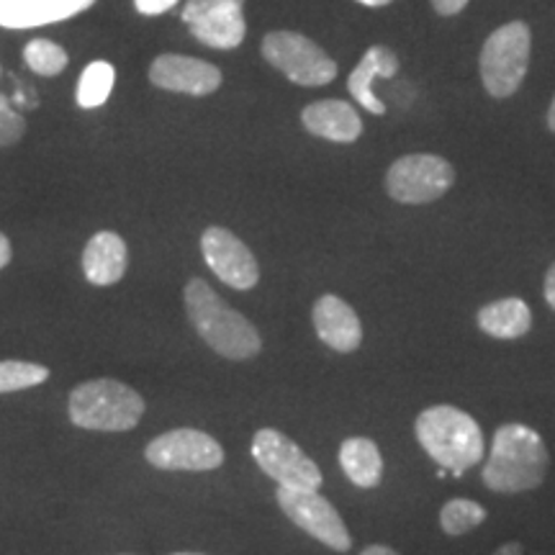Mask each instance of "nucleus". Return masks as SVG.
Segmentation results:
<instances>
[{
	"label": "nucleus",
	"mask_w": 555,
	"mask_h": 555,
	"mask_svg": "<svg viewBox=\"0 0 555 555\" xmlns=\"http://www.w3.org/2000/svg\"><path fill=\"white\" fill-rule=\"evenodd\" d=\"M301 124L309 134L337 144H352L363 134V121H360L358 111L337 99L309 103L301 111Z\"/></svg>",
	"instance_id": "obj_14"
},
{
	"label": "nucleus",
	"mask_w": 555,
	"mask_h": 555,
	"mask_svg": "<svg viewBox=\"0 0 555 555\" xmlns=\"http://www.w3.org/2000/svg\"><path fill=\"white\" fill-rule=\"evenodd\" d=\"M494 555H522V545L512 540V543H504L502 547H499Z\"/></svg>",
	"instance_id": "obj_33"
},
{
	"label": "nucleus",
	"mask_w": 555,
	"mask_h": 555,
	"mask_svg": "<svg viewBox=\"0 0 555 555\" xmlns=\"http://www.w3.org/2000/svg\"><path fill=\"white\" fill-rule=\"evenodd\" d=\"M150 82L170 93L204 95L217 93L221 86V69L211 62L185 57V54H159L150 65Z\"/></svg>",
	"instance_id": "obj_12"
},
{
	"label": "nucleus",
	"mask_w": 555,
	"mask_h": 555,
	"mask_svg": "<svg viewBox=\"0 0 555 555\" xmlns=\"http://www.w3.org/2000/svg\"><path fill=\"white\" fill-rule=\"evenodd\" d=\"M360 555H399V553L388 545H367Z\"/></svg>",
	"instance_id": "obj_32"
},
{
	"label": "nucleus",
	"mask_w": 555,
	"mask_h": 555,
	"mask_svg": "<svg viewBox=\"0 0 555 555\" xmlns=\"http://www.w3.org/2000/svg\"><path fill=\"white\" fill-rule=\"evenodd\" d=\"M150 466L159 470H217L224 466V448L201 429L180 427L157 435L144 450Z\"/></svg>",
	"instance_id": "obj_10"
},
{
	"label": "nucleus",
	"mask_w": 555,
	"mask_h": 555,
	"mask_svg": "<svg viewBox=\"0 0 555 555\" xmlns=\"http://www.w3.org/2000/svg\"><path fill=\"white\" fill-rule=\"evenodd\" d=\"M260 52L278 73L304 88L330 86L337 78V62L317 41L296 31H270Z\"/></svg>",
	"instance_id": "obj_6"
},
{
	"label": "nucleus",
	"mask_w": 555,
	"mask_h": 555,
	"mask_svg": "<svg viewBox=\"0 0 555 555\" xmlns=\"http://www.w3.org/2000/svg\"><path fill=\"white\" fill-rule=\"evenodd\" d=\"M486 509L474 499H450L440 509V527L450 538H461L486 522Z\"/></svg>",
	"instance_id": "obj_21"
},
{
	"label": "nucleus",
	"mask_w": 555,
	"mask_h": 555,
	"mask_svg": "<svg viewBox=\"0 0 555 555\" xmlns=\"http://www.w3.org/2000/svg\"><path fill=\"white\" fill-rule=\"evenodd\" d=\"M339 466L358 489H376L384 481V455L371 437H347L339 446Z\"/></svg>",
	"instance_id": "obj_19"
},
{
	"label": "nucleus",
	"mask_w": 555,
	"mask_h": 555,
	"mask_svg": "<svg viewBox=\"0 0 555 555\" xmlns=\"http://www.w3.org/2000/svg\"><path fill=\"white\" fill-rule=\"evenodd\" d=\"M24 60L31 73L41 75V78H54V75H60L67 67V52L50 39L29 41L24 50Z\"/></svg>",
	"instance_id": "obj_24"
},
{
	"label": "nucleus",
	"mask_w": 555,
	"mask_h": 555,
	"mask_svg": "<svg viewBox=\"0 0 555 555\" xmlns=\"http://www.w3.org/2000/svg\"><path fill=\"white\" fill-rule=\"evenodd\" d=\"M397 73H399L397 54L384 44H376L363 54V60H360L358 67L350 73V78H347V90H350L352 99H356L365 111H371V114L376 116H384L386 103H380L376 95H373V82H376V78H393Z\"/></svg>",
	"instance_id": "obj_17"
},
{
	"label": "nucleus",
	"mask_w": 555,
	"mask_h": 555,
	"mask_svg": "<svg viewBox=\"0 0 555 555\" xmlns=\"http://www.w3.org/2000/svg\"><path fill=\"white\" fill-rule=\"evenodd\" d=\"M201 253L211 273L234 291H249L258 286L260 266L245 242L224 227H208L201 234Z\"/></svg>",
	"instance_id": "obj_11"
},
{
	"label": "nucleus",
	"mask_w": 555,
	"mask_h": 555,
	"mask_svg": "<svg viewBox=\"0 0 555 555\" xmlns=\"http://www.w3.org/2000/svg\"><path fill=\"white\" fill-rule=\"evenodd\" d=\"M545 301H547V307H551L553 311H555V262L551 268H547V273H545Z\"/></svg>",
	"instance_id": "obj_30"
},
{
	"label": "nucleus",
	"mask_w": 555,
	"mask_h": 555,
	"mask_svg": "<svg viewBox=\"0 0 555 555\" xmlns=\"http://www.w3.org/2000/svg\"><path fill=\"white\" fill-rule=\"evenodd\" d=\"M360 5H371V9H384V5L391 3V0H358Z\"/></svg>",
	"instance_id": "obj_34"
},
{
	"label": "nucleus",
	"mask_w": 555,
	"mask_h": 555,
	"mask_svg": "<svg viewBox=\"0 0 555 555\" xmlns=\"http://www.w3.org/2000/svg\"><path fill=\"white\" fill-rule=\"evenodd\" d=\"M50 371L39 363H24V360H0V393L24 391L47 384Z\"/></svg>",
	"instance_id": "obj_22"
},
{
	"label": "nucleus",
	"mask_w": 555,
	"mask_h": 555,
	"mask_svg": "<svg viewBox=\"0 0 555 555\" xmlns=\"http://www.w3.org/2000/svg\"><path fill=\"white\" fill-rule=\"evenodd\" d=\"M129 266V253L127 242L121 240V234L108 232H95L88 240L86 249H82V273H86L88 283L93 286H114L127 275Z\"/></svg>",
	"instance_id": "obj_15"
},
{
	"label": "nucleus",
	"mask_w": 555,
	"mask_h": 555,
	"mask_svg": "<svg viewBox=\"0 0 555 555\" xmlns=\"http://www.w3.org/2000/svg\"><path fill=\"white\" fill-rule=\"evenodd\" d=\"M24 134H26L24 116L16 114L11 106V101L0 93V147H11V144H16Z\"/></svg>",
	"instance_id": "obj_25"
},
{
	"label": "nucleus",
	"mask_w": 555,
	"mask_h": 555,
	"mask_svg": "<svg viewBox=\"0 0 555 555\" xmlns=\"http://www.w3.org/2000/svg\"><path fill=\"white\" fill-rule=\"evenodd\" d=\"M189 29L201 44L211 50H237L247 34L245 3L229 0V3L214 5L198 21H193Z\"/></svg>",
	"instance_id": "obj_16"
},
{
	"label": "nucleus",
	"mask_w": 555,
	"mask_h": 555,
	"mask_svg": "<svg viewBox=\"0 0 555 555\" xmlns=\"http://www.w3.org/2000/svg\"><path fill=\"white\" fill-rule=\"evenodd\" d=\"M551 470V453L535 429L509 422L494 433L481 478L494 494L535 491Z\"/></svg>",
	"instance_id": "obj_1"
},
{
	"label": "nucleus",
	"mask_w": 555,
	"mask_h": 555,
	"mask_svg": "<svg viewBox=\"0 0 555 555\" xmlns=\"http://www.w3.org/2000/svg\"><path fill=\"white\" fill-rule=\"evenodd\" d=\"M172 555H196V553H172Z\"/></svg>",
	"instance_id": "obj_36"
},
{
	"label": "nucleus",
	"mask_w": 555,
	"mask_h": 555,
	"mask_svg": "<svg viewBox=\"0 0 555 555\" xmlns=\"http://www.w3.org/2000/svg\"><path fill=\"white\" fill-rule=\"evenodd\" d=\"M116 82V69L111 62L95 60L82 69L78 80V106L80 108H99L108 101L111 90H114Z\"/></svg>",
	"instance_id": "obj_20"
},
{
	"label": "nucleus",
	"mask_w": 555,
	"mask_h": 555,
	"mask_svg": "<svg viewBox=\"0 0 555 555\" xmlns=\"http://www.w3.org/2000/svg\"><path fill=\"white\" fill-rule=\"evenodd\" d=\"M532 31L525 21L499 26L486 39L481 50V80L486 93L494 99H509L525 82L527 67H530Z\"/></svg>",
	"instance_id": "obj_5"
},
{
	"label": "nucleus",
	"mask_w": 555,
	"mask_h": 555,
	"mask_svg": "<svg viewBox=\"0 0 555 555\" xmlns=\"http://www.w3.org/2000/svg\"><path fill=\"white\" fill-rule=\"evenodd\" d=\"M11 258H13L11 242H9V237H5L3 232H0V270H3L5 266H9Z\"/></svg>",
	"instance_id": "obj_31"
},
{
	"label": "nucleus",
	"mask_w": 555,
	"mask_h": 555,
	"mask_svg": "<svg viewBox=\"0 0 555 555\" xmlns=\"http://www.w3.org/2000/svg\"><path fill=\"white\" fill-rule=\"evenodd\" d=\"M142 393L114 378H93L69 393V422L93 433H129L144 416Z\"/></svg>",
	"instance_id": "obj_4"
},
{
	"label": "nucleus",
	"mask_w": 555,
	"mask_h": 555,
	"mask_svg": "<svg viewBox=\"0 0 555 555\" xmlns=\"http://www.w3.org/2000/svg\"><path fill=\"white\" fill-rule=\"evenodd\" d=\"M547 129L555 131V99L551 103V108H547Z\"/></svg>",
	"instance_id": "obj_35"
},
{
	"label": "nucleus",
	"mask_w": 555,
	"mask_h": 555,
	"mask_svg": "<svg viewBox=\"0 0 555 555\" xmlns=\"http://www.w3.org/2000/svg\"><path fill=\"white\" fill-rule=\"evenodd\" d=\"M476 324L494 339H519L532 330V311L522 298L506 296L478 309Z\"/></svg>",
	"instance_id": "obj_18"
},
{
	"label": "nucleus",
	"mask_w": 555,
	"mask_h": 555,
	"mask_svg": "<svg viewBox=\"0 0 555 555\" xmlns=\"http://www.w3.org/2000/svg\"><path fill=\"white\" fill-rule=\"evenodd\" d=\"M311 319H314V330L319 339L330 347V350L350 356L363 345V324L356 314V309L335 294H324L317 298L314 309H311Z\"/></svg>",
	"instance_id": "obj_13"
},
{
	"label": "nucleus",
	"mask_w": 555,
	"mask_h": 555,
	"mask_svg": "<svg viewBox=\"0 0 555 555\" xmlns=\"http://www.w3.org/2000/svg\"><path fill=\"white\" fill-rule=\"evenodd\" d=\"M185 311L198 337L227 360H253L260 356L262 337L258 327L237 309H232L204 278H191L183 291Z\"/></svg>",
	"instance_id": "obj_2"
},
{
	"label": "nucleus",
	"mask_w": 555,
	"mask_h": 555,
	"mask_svg": "<svg viewBox=\"0 0 555 555\" xmlns=\"http://www.w3.org/2000/svg\"><path fill=\"white\" fill-rule=\"evenodd\" d=\"M219 3H229V0H185L183 11H180V21H185L191 26L193 21H198L208 9H214Z\"/></svg>",
	"instance_id": "obj_27"
},
{
	"label": "nucleus",
	"mask_w": 555,
	"mask_h": 555,
	"mask_svg": "<svg viewBox=\"0 0 555 555\" xmlns=\"http://www.w3.org/2000/svg\"><path fill=\"white\" fill-rule=\"evenodd\" d=\"M50 24L44 0H0V26L3 29H34Z\"/></svg>",
	"instance_id": "obj_23"
},
{
	"label": "nucleus",
	"mask_w": 555,
	"mask_h": 555,
	"mask_svg": "<svg viewBox=\"0 0 555 555\" xmlns=\"http://www.w3.org/2000/svg\"><path fill=\"white\" fill-rule=\"evenodd\" d=\"M275 502L291 522L301 527L307 535L319 540L322 545L337 553H347L352 547L350 530L345 527L339 512L317 489H286V486H278Z\"/></svg>",
	"instance_id": "obj_8"
},
{
	"label": "nucleus",
	"mask_w": 555,
	"mask_h": 555,
	"mask_svg": "<svg viewBox=\"0 0 555 555\" xmlns=\"http://www.w3.org/2000/svg\"><path fill=\"white\" fill-rule=\"evenodd\" d=\"M416 440L425 453L448 474L463 476L483 457V433L463 409L450 404L429 406L414 422Z\"/></svg>",
	"instance_id": "obj_3"
},
{
	"label": "nucleus",
	"mask_w": 555,
	"mask_h": 555,
	"mask_svg": "<svg viewBox=\"0 0 555 555\" xmlns=\"http://www.w3.org/2000/svg\"><path fill=\"white\" fill-rule=\"evenodd\" d=\"M93 3L95 0H44V9H47V18H50V24H54V21H67L78 16L80 11L90 9Z\"/></svg>",
	"instance_id": "obj_26"
},
{
	"label": "nucleus",
	"mask_w": 555,
	"mask_h": 555,
	"mask_svg": "<svg viewBox=\"0 0 555 555\" xmlns=\"http://www.w3.org/2000/svg\"><path fill=\"white\" fill-rule=\"evenodd\" d=\"M455 170L440 155H406L399 157L386 172V193L406 206L433 204L453 189Z\"/></svg>",
	"instance_id": "obj_7"
},
{
	"label": "nucleus",
	"mask_w": 555,
	"mask_h": 555,
	"mask_svg": "<svg viewBox=\"0 0 555 555\" xmlns=\"http://www.w3.org/2000/svg\"><path fill=\"white\" fill-rule=\"evenodd\" d=\"M178 0H134V9L144 16H159V13L176 9Z\"/></svg>",
	"instance_id": "obj_28"
},
{
	"label": "nucleus",
	"mask_w": 555,
	"mask_h": 555,
	"mask_svg": "<svg viewBox=\"0 0 555 555\" xmlns=\"http://www.w3.org/2000/svg\"><path fill=\"white\" fill-rule=\"evenodd\" d=\"M468 5V0H433V9L440 13V16H455Z\"/></svg>",
	"instance_id": "obj_29"
},
{
	"label": "nucleus",
	"mask_w": 555,
	"mask_h": 555,
	"mask_svg": "<svg viewBox=\"0 0 555 555\" xmlns=\"http://www.w3.org/2000/svg\"><path fill=\"white\" fill-rule=\"evenodd\" d=\"M253 457L262 474L286 489H317L322 486V470L291 437L273 427L258 429L253 437Z\"/></svg>",
	"instance_id": "obj_9"
}]
</instances>
